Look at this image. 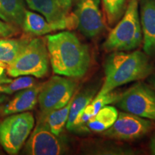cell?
<instances>
[{
  "instance_id": "6da1fadb",
  "label": "cell",
  "mask_w": 155,
  "mask_h": 155,
  "mask_svg": "<svg viewBox=\"0 0 155 155\" xmlns=\"http://www.w3.org/2000/svg\"><path fill=\"white\" fill-rule=\"evenodd\" d=\"M46 45L52 68L55 74L81 78L91 65L88 47L70 31L46 37Z\"/></svg>"
},
{
  "instance_id": "7a4b0ae2",
  "label": "cell",
  "mask_w": 155,
  "mask_h": 155,
  "mask_svg": "<svg viewBox=\"0 0 155 155\" xmlns=\"http://www.w3.org/2000/svg\"><path fill=\"white\" fill-rule=\"evenodd\" d=\"M152 71L147 54L141 51L112 52L105 62V79L96 96H103L127 83L149 77Z\"/></svg>"
},
{
  "instance_id": "3957f363",
  "label": "cell",
  "mask_w": 155,
  "mask_h": 155,
  "mask_svg": "<svg viewBox=\"0 0 155 155\" xmlns=\"http://www.w3.org/2000/svg\"><path fill=\"white\" fill-rule=\"evenodd\" d=\"M143 40L139 12V0H129L123 17L110 32L103 48L106 52L131 51Z\"/></svg>"
},
{
  "instance_id": "277c9868",
  "label": "cell",
  "mask_w": 155,
  "mask_h": 155,
  "mask_svg": "<svg viewBox=\"0 0 155 155\" xmlns=\"http://www.w3.org/2000/svg\"><path fill=\"white\" fill-rule=\"evenodd\" d=\"M49 61L46 42L42 38H33L27 42L16 59L7 65V73L12 78L32 75L40 78L48 73Z\"/></svg>"
},
{
  "instance_id": "5b68a950",
  "label": "cell",
  "mask_w": 155,
  "mask_h": 155,
  "mask_svg": "<svg viewBox=\"0 0 155 155\" xmlns=\"http://www.w3.org/2000/svg\"><path fill=\"white\" fill-rule=\"evenodd\" d=\"M35 119L29 111L11 114L0 122V144L9 154H17L33 129Z\"/></svg>"
},
{
  "instance_id": "8992f818",
  "label": "cell",
  "mask_w": 155,
  "mask_h": 155,
  "mask_svg": "<svg viewBox=\"0 0 155 155\" xmlns=\"http://www.w3.org/2000/svg\"><path fill=\"white\" fill-rule=\"evenodd\" d=\"M76 86L75 81L58 75L52 77L42 84L38 98L40 116L67 105L73 98Z\"/></svg>"
},
{
  "instance_id": "52a82bcc",
  "label": "cell",
  "mask_w": 155,
  "mask_h": 155,
  "mask_svg": "<svg viewBox=\"0 0 155 155\" xmlns=\"http://www.w3.org/2000/svg\"><path fill=\"white\" fill-rule=\"evenodd\" d=\"M116 106L147 119L155 120V90L143 82H138L121 94Z\"/></svg>"
},
{
  "instance_id": "ba28073f",
  "label": "cell",
  "mask_w": 155,
  "mask_h": 155,
  "mask_svg": "<svg viewBox=\"0 0 155 155\" xmlns=\"http://www.w3.org/2000/svg\"><path fill=\"white\" fill-rule=\"evenodd\" d=\"M153 127L154 124L150 119L128 112H121L114 124L103 131L102 135L118 140L132 141L144 137Z\"/></svg>"
},
{
  "instance_id": "9c48e42d",
  "label": "cell",
  "mask_w": 155,
  "mask_h": 155,
  "mask_svg": "<svg viewBox=\"0 0 155 155\" xmlns=\"http://www.w3.org/2000/svg\"><path fill=\"white\" fill-rule=\"evenodd\" d=\"M65 140L55 135L44 122L39 120L25 146V154L30 155H60L67 152Z\"/></svg>"
},
{
  "instance_id": "30bf717a",
  "label": "cell",
  "mask_w": 155,
  "mask_h": 155,
  "mask_svg": "<svg viewBox=\"0 0 155 155\" xmlns=\"http://www.w3.org/2000/svg\"><path fill=\"white\" fill-rule=\"evenodd\" d=\"M77 28L87 38H94L105 29L100 0H73Z\"/></svg>"
},
{
  "instance_id": "8fae6325",
  "label": "cell",
  "mask_w": 155,
  "mask_h": 155,
  "mask_svg": "<svg viewBox=\"0 0 155 155\" xmlns=\"http://www.w3.org/2000/svg\"><path fill=\"white\" fill-rule=\"evenodd\" d=\"M31 9L38 12L46 20L59 27L61 30L77 28L73 13L67 14L62 9L58 0H25Z\"/></svg>"
},
{
  "instance_id": "7c38bea8",
  "label": "cell",
  "mask_w": 155,
  "mask_h": 155,
  "mask_svg": "<svg viewBox=\"0 0 155 155\" xmlns=\"http://www.w3.org/2000/svg\"><path fill=\"white\" fill-rule=\"evenodd\" d=\"M140 22L143 49L148 55H155V0H141Z\"/></svg>"
},
{
  "instance_id": "4fadbf2b",
  "label": "cell",
  "mask_w": 155,
  "mask_h": 155,
  "mask_svg": "<svg viewBox=\"0 0 155 155\" xmlns=\"http://www.w3.org/2000/svg\"><path fill=\"white\" fill-rule=\"evenodd\" d=\"M42 86V84H35L30 88L19 91L3 108L4 115H11L33 109L38 103V95Z\"/></svg>"
},
{
  "instance_id": "5bb4252c",
  "label": "cell",
  "mask_w": 155,
  "mask_h": 155,
  "mask_svg": "<svg viewBox=\"0 0 155 155\" xmlns=\"http://www.w3.org/2000/svg\"><path fill=\"white\" fill-rule=\"evenodd\" d=\"M22 30L26 33L35 36H42L54 31L61 30L59 27L52 24L38 13L30 10H25Z\"/></svg>"
},
{
  "instance_id": "9a60e30c",
  "label": "cell",
  "mask_w": 155,
  "mask_h": 155,
  "mask_svg": "<svg viewBox=\"0 0 155 155\" xmlns=\"http://www.w3.org/2000/svg\"><path fill=\"white\" fill-rule=\"evenodd\" d=\"M25 10L24 0H0V18L15 27H22Z\"/></svg>"
},
{
  "instance_id": "2e32d148",
  "label": "cell",
  "mask_w": 155,
  "mask_h": 155,
  "mask_svg": "<svg viewBox=\"0 0 155 155\" xmlns=\"http://www.w3.org/2000/svg\"><path fill=\"white\" fill-rule=\"evenodd\" d=\"M118 115L115 107L108 105L104 106L87 122V129L94 132H103L114 124Z\"/></svg>"
},
{
  "instance_id": "e0dca14e",
  "label": "cell",
  "mask_w": 155,
  "mask_h": 155,
  "mask_svg": "<svg viewBox=\"0 0 155 155\" xmlns=\"http://www.w3.org/2000/svg\"><path fill=\"white\" fill-rule=\"evenodd\" d=\"M96 92V90L94 88L86 89L81 94H78L77 96H73L69 111L68 119L65 125L68 130L72 131L75 121L78 116L82 113L84 108L94 99Z\"/></svg>"
},
{
  "instance_id": "ac0fdd59",
  "label": "cell",
  "mask_w": 155,
  "mask_h": 155,
  "mask_svg": "<svg viewBox=\"0 0 155 155\" xmlns=\"http://www.w3.org/2000/svg\"><path fill=\"white\" fill-rule=\"evenodd\" d=\"M72 98L64 107L50 112L45 116H40L39 119V120L44 122L50 130L55 135L59 136L61 134L63 128L66 125Z\"/></svg>"
},
{
  "instance_id": "d6986e66",
  "label": "cell",
  "mask_w": 155,
  "mask_h": 155,
  "mask_svg": "<svg viewBox=\"0 0 155 155\" xmlns=\"http://www.w3.org/2000/svg\"><path fill=\"white\" fill-rule=\"evenodd\" d=\"M28 41L25 39H1L0 64L7 66L12 63Z\"/></svg>"
},
{
  "instance_id": "ffe728a7",
  "label": "cell",
  "mask_w": 155,
  "mask_h": 155,
  "mask_svg": "<svg viewBox=\"0 0 155 155\" xmlns=\"http://www.w3.org/2000/svg\"><path fill=\"white\" fill-rule=\"evenodd\" d=\"M127 0H102L106 19L110 25L121 18L127 7Z\"/></svg>"
},
{
  "instance_id": "44dd1931",
  "label": "cell",
  "mask_w": 155,
  "mask_h": 155,
  "mask_svg": "<svg viewBox=\"0 0 155 155\" xmlns=\"http://www.w3.org/2000/svg\"><path fill=\"white\" fill-rule=\"evenodd\" d=\"M35 84V80L30 75H22L17 77L14 81L6 83V84H0V93L12 94L23 89L30 88Z\"/></svg>"
},
{
  "instance_id": "7402d4cb",
  "label": "cell",
  "mask_w": 155,
  "mask_h": 155,
  "mask_svg": "<svg viewBox=\"0 0 155 155\" xmlns=\"http://www.w3.org/2000/svg\"><path fill=\"white\" fill-rule=\"evenodd\" d=\"M120 96L121 94H119L118 92L113 91L103 95V96H96V98H94L90 104L87 106V107L91 110V111L94 116L103 107L115 103L120 98Z\"/></svg>"
},
{
  "instance_id": "603a6c76",
  "label": "cell",
  "mask_w": 155,
  "mask_h": 155,
  "mask_svg": "<svg viewBox=\"0 0 155 155\" xmlns=\"http://www.w3.org/2000/svg\"><path fill=\"white\" fill-rule=\"evenodd\" d=\"M17 28L14 25L0 20V36L4 38L13 36L17 34Z\"/></svg>"
},
{
  "instance_id": "cb8c5ba5",
  "label": "cell",
  "mask_w": 155,
  "mask_h": 155,
  "mask_svg": "<svg viewBox=\"0 0 155 155\" xmlns=\"http://www.w3.org/2000/svg\"><path fill=\"white\" fill-rule=\"evenodd\" d=\"M61 5L62 9L67 14H68L70 9L71 8V6L73 2V0H58Z\"/></svg>"
},
{
  "instance_id": "d4e9b609",
  "label": "cell",
  "mask_w": 155,
  "mask_h": 155,
  "mask_svg": "<svg viewBox=\"0 0 155 155\" xmlns=\"http://www.w3.org/2000/svg\"><path fill=\"white\" fill-rule=\"evenodd\" d=\"M150 148L151 153H152V154L155 155V133L154 134V135L152 136V139H151Z\"/></svg>"
},
{
  "instance_id": "484cf974",
  "label": "cell",
  "mask_w": 155,
  "mask_h": 155,
  "mask_svg": "<svg viewBox=\"0 0 155 155\" xmlns=\"http://www.w3.org/2000/svg\"><path fill=\"white\" fill-rule=\"evenodd\" d=\"M149 82H150L151 86H152V88L155 90V73H152L149 76Z\"/></svg>"
},
{
  "instance_id": "4316f807",
  "label": "cell",
  "mask_w": 155,
  "mask_h": 155,
  "mask_svg": "<svg viewBox=\"0 0 155 155\" xmlns=\"http://www.w3.org/2000/svg\"><path fill=\"white\" fill-rule=\"evenodd\" d=\"M5 99H6V96H4L3 94L0 93V104H2L3 101H5Z\"/></svg>"
}]
</instances>
